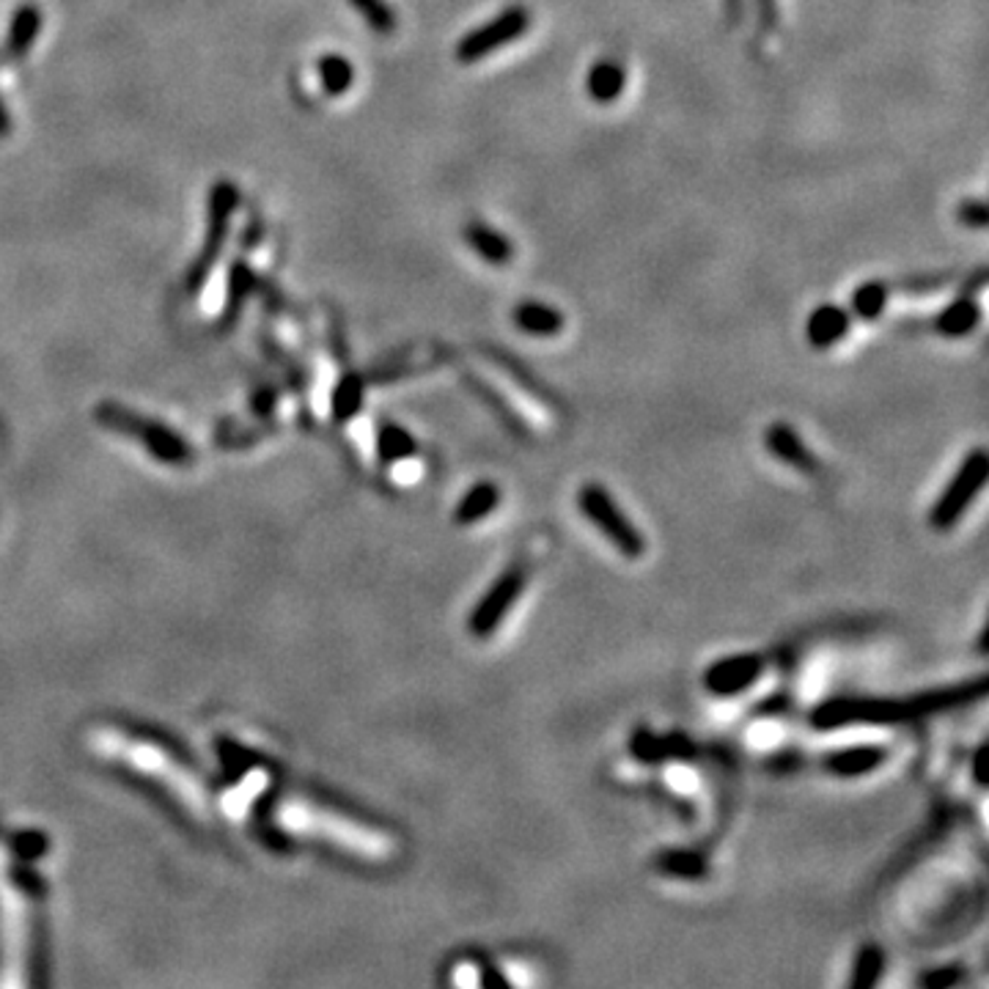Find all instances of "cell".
<instances>
[{
  "label": "cell",
  "instance_id": "6da1fadb",
  "mask_svg": "<svg viewBox=\"0 0 989 989\" xmlns=\"http://www.w3.org/2000/svg\"><path fill=\"white\" fill-rule=\"evenodd\" d=\"M987 695V679L957 684V688L929 690V693H915L907 699H858V695H839L828 699L811 712V723L819 732H833V729L858 726V723H874V726H893V723L921 721V717L937 715V712L957 710V706L970 704L976 699Z\"/></svg>",
  "mask_w": 989,
  "mask_h": 989
},
{
  "label": "cell",
  "instance_id": "7a4b0ae2",
  "mask_svg": "<svg viewBox=\"0 0 989 989\" xmlns=\"http://www.w3.org/2000/svg\"><path fill=\"white\" fill-rule=\"evenodd\" d=\"M92 751L105 758H114V762L129 764L146 778L160 780L195 817H210V791H206V786L184 764L168 756L160 745L127 737V734L114 732V729H99V732L92 734Z\"/></svg>",
  "mask_w": 989,
  "mask_h": 989
},
{
  "label": "cell",
  "instance_id": "3957f363",
  "mask_svg": "<svg viewBox=\"0 0 989 989\" xmlns=\"http://www.w3.org/2000/svg\"><path fill=\"white\" fill-rule=\"evenodd\" d=\"M278 825L284 830L295 836H313V839L333 841V844L347 847V850H369L374 836L366 833L363 828H358L355 822H347V819L336 817V813L325 811V808L313 806L308 800H286L278 806L275 813Z\"/></svg>",
  "mask_w": 989,
  "mask_h": 989
},
{
  "label": "cell",
  "instance_id": "277c9868",
  "mask_svg": "<svg viewBox=\"0 0 989 989\" xmlns=\"http://www.w3.org/2000/svg\"><path fill=\"white\" fill-rule=\"evenodd\" d=\"M577 506H581L583 517L608 539L616 547V553H621L624 559L638 561L646 553V536L640 533V528L629 520L621 511V506L616 503L614 494L605 490L603 485L592 481V485L583 487L577 492Z\"/></svg>",
  "mask_w": 989,
  "mask_h": 989
},
{
  "label": "cell",
  "instance_id": "5b68a950",
  "mask_svg": "<svg viewBox=\"0 0 989 989\" xmlns=\"http://www.w3.org/2000/svg\"><path fill=\"white\" fill-rule=\"evenodd\" d=\"M989 479V457L985 448H974L968 457L959 462L957 474L951 476L948 487L937 494L935 506L929 511V522L935 531H951L965 511L974 506Z\"/></svg>",
  "mask_w": 989,
  "mask_h": 989
},
{
  "label": "cell",
  "instance_id": "8992f818",
  "mask_svg": "<svg viewBox=\"0 0 989 989\" xmlns=\"http://www.w3.org/2000/svg\"><path fill=\"white\" fill-rule=\"evenodd\" d=\"M240 206V190L232 182H217L210 193V210H206V234H204V247L195 256L193 267L188 273V289L195 291L204 286V280L210 278L212 267H215L217 256H221L223 245H226L228 228H232V215Z\"/></svg>",
  "mask_w": 989,
  "mask_h": 989
},
{
  "label": "cell",
  "instance_id": "52a82bcc",
  "mask_svg": "<svg viewBox=\"0 0 989 989\" xmlns=\"http://www.w3.org/2000/svg\"><path fill=\"white\" fill-rule=\"evenodd\" d=\"M528 28H531V11L520 3L509 6L500 14H494L492 20H487L485 25L474 28L459 39L457 61L459 64H476L481 59H490L498 50L509 47L511 42L525 36Z\"/></svg>",
  "mask_w": 989,
  "mask_h": 989
},
{
  "label": "cell",
  "instance_id": "ba28073f",
  "mask_svg": "<svg viewBox=\"0 0 989 989\" xmlns=\"http://www.w3.org/2000/svg\"><path fill=\"white\" fill-rule=\"evenodd\" d=\"M528 572L522 564H511L509 570L500 572L492 581V586L481 594L479 603L474 605L468 616V629L476 638L487 640L500 624L506 621V616L514 610V605L520 603L522 592H525Z\"/></svg>",
  "mask_w": 989,
  "mask_h": 989
},
{
  "label": "cell",
  "instance_id": "9c48e42d",
  "mask_svg": "<svg viewBox=\"0 0 989 989\" xmlns=\"http://www.w3.org/2000/svg\"><path fill=\"white\" fill-rule=\"evenodd\" d=\"M28 921L25 896L0 880V948H3V985H22L25 981V948H28Z\"/></svg>",
  "mask_w": 989,
  "mask_h": 989
},
{
  "label": "cell",
  "instance_id": "30bf717a",
  "mask_svg": "<svg viewBox=\"0 0 989 989\" xmlns=\"http://www.w3.org/2000/svg\"><path fill=\"white\" fill-rule=\"evenodd\" d=\"M764 673V660L758 655H732L721 657L701 673V684L715 699H734L756 684Z\"/></svg>",
  "mask_w": 989,
  "mask_h": 989
},
{
  "label": "cell",
  "instance_id": "8fae6325",
  "mask_svg": "<svg viewBox=\"0 0 989 989\" xmlns=\"http://www.w3.org/2000/svg\"><path fill=\"white\" fill-rule=\"evenodd\" d=\"M764 446H767V451L773 454L775 459H780V462L789 465V468L800 470V474H819V468H822V465H819V457L806 446L800 432H797L795 426L784 424V421L767 426V432H764Z\"/></svg>",
  "mask_w": 989,
  "mask_h": 989
},
{
  "label": "cell",
  "instance_id": "7c38bea8",
  "mask_svg": "<svg viewBox=\"0 0 989 989\" xmlns=\"http://www.w3.org/2000/svg\"><path fill=\"white\" fill-rule=\"evenodd\" d=\"M852 328V313L850 308L836 306V302H822L819 308H813L806 319V341L813 350H830V347L841 344L847 339Z\"/></svg>",
  "mask_w": 989,
  "mask_h": 989
},
{
  "label": "cell",
  "instance_id": "4fadbf2b",
  "mask_svg": "<svg viewBox=\"0 0 989 989\" xmlns=\"http://www.w3.org/2000/svg\"><path fill=\"white\" fill-rule=\"evenodd\" d=\"M887 751L882 745H847L839 747V751H830L825 756L822 767L828 769L833 778H844V780H855V778H865L871 775L874 769H880L885 764Z\"/></svg>",
  "mask_w": 989,
  "mask_h": 989
},
{
  "label": "cell",
  "instance_id": "5bb4252c",
  "mask_svg": "<svg viewBox=\"0 0 989 989\" xmlns=\"http://www.w3.org/2000/svg\"><path fill=\"white\" fill-rule=\"evenodd\" d=\"M511 322L520 333L533 336V339H555L564 330L566 319L555 306L542 300H520L511 311Z\"/></svg>",
  "mask_w": 989,
  "mask_h": 989
},
{
  "label": "cell",
  "instance_id": "9a60e30c",
  "mask_svg": "<svg viewBox=\"0 0 989 989\" xmlns=\"http://www.w3.org/2000/svg\"><path fill=\"white\" fill-rule=\"evenodd\" d=\"M465 243H468L470 251H474L481 262L492 264V267H506V264L514 258V245H511V240L485 221H470L468 226H465Z\"/></svg>",
  "mask_w": 989,
  "mask_h": 989
},
{
  "label": "cell",
  "instance_id": "2e32d148",
  "mask_svg": "<svg viewBox=\"0 0 989 989\" xmlns=\"http://www.w3.org/2000/svg\"><path fill=\"white\" fill-rule=\"evenodd\" d=\"M979 322L981 306L976 302V297L959 295L935 317V333L943 336V339H965L979 328Z\"/></svg>",
  "mask_w": 989,
  "mask_h": 989
},
{
  "label": "cell",
  "instance_id": "e0dca14e",
  "mask_svg": "<svg viewBox=\"0 0 989 989\" xmlns=\"http://www.w3.org/2000/svg\"><path fill=\"white\" fill-rule=\"evenodd\" d=\"M627 88V70L616 59H599L592 70L586 72V94L592 103L610 105Z\"/></svg>",
  "mask_w": 989,
  "mask_h": 989
},
{
  "label": "cell",
  "instance_id": "ac0fdd59",
  "mask_svg": "<svg viewBox=\"0 0 989 989\" xmlns=\"http://www.w3.org/2000/svg\"><path fill=\"white\" fill-rule=\"evenodd\" d=\"M500 487L494 481H476L468 492L459 498L457 509H454V522L457 525H476V522L487 520L498 511L500 506Z\"/></svg>",
  "mask_w": 989,
  "mask_h": 989
},
{
  "label": "cell",
  "instance_id": "d6986e66",
  "mask_svg": "<svg viewBox=\"0 0 989 989\" xmlns=\"http://www.w3.org/2000/svg\"><path fill=\"white\" fill-rule=\"evenodd\" d=\"M39 31H42V11H39V6L33 3L17 6V11L11 14L9 22V36H6L9 53L14 55V59H22V55L31 53Z\"/></svg>",
  "mask_w": 989,
  "mask_h": 989
},
{
  "label": "cell",
  "instance_id": "ffe728a7",
  "mask_svg": "<svg viewBox=\"0 0 989 989\" xmlns=\"http://www.w3.org/2000/svg\"><path fill=\"white\" fill-rule=\"evenodd\" d=\"M891 286L885 280H865V284L858 286L852 291V300H850V313L852 317L863 319V322H874L885 313L887 308V297H891Z\"/></svg>",
  "mask_w": 989,
  "mask_h": 989
},
{
  "label": "cell",
  "instance_id": "44dd1931",
  "mask_svg": "<svg viewBox=\"0 0 989 989\" xmlns=\"http://www.w3.org/2000/svg\"><path fill=\"white\" fill-rule=\"evenodd\" d=\"M882 974H885V951H882L876 943H865L861 951L855 954V963H852L850 974V989H871L880 985Z\"/></svg>",
  "mask_w": 989,
  "mask_h": 989
},
{
  "label": "cell",
  "instance_id": "7402d4cb",
  "mask_svg": "<svg viewBox=\"0 0 989 989\" xmlns=\"http://www.w3.org/2000/svg\"><path fill=\"white\" fill-rule=\"evenodd\" d=\"M317 72L325 94H330V97H341V94L350 92V86L355 83V66L339 53L322 55L317 64Z\"/></svg>",
  "mask_w": 989,
  "mask_h": 989
},
{
  "label": "cell",
  "instance_id": "603a6c76",
  "mask_svg": "<svg viewBox=\"0 0 989 989\" xmlns=\"http://www.w3.org/2000/svg\"><path fill=\"white\" fill-rule=\"evenodd\" d=\"M655 865L662 871V874L677 876V880H701V876H706V871H710L704 855H699V852H690V850L660 852Z\"/></svg>",
  "mask_w": 989,
  "mask_h": 989
},
{
  "label": "cell",
  "instance_id": "cb8c5ba5",
  "mask_svg": "<svg viewBox=\"0 0 989 989\" xmlns=\"http://www.w3.org/2000/svg\"><path fill=\"white\" fill-rule=\"evenodd\" d=\"M352 9L363 17L369 31H374L376 36H391L396 31V14L387 6V0H350Z\"/></svg>",
  "mask_w": 989,
  "mask_h": 989
},
{
  "label": "cell",
  "instance_id": "d4e9b609",
  "mask_svg": "<svg viewBox=\"0 0 989 989\" xmlns=\"http://www.w3.org/2000/svg\"><path fill=\"white\" fill-rule=\"evenodd\" d=\"M376 454L382 459H387V462H404V459H410L415 454V443L398 426H385L376 435Z\"/></svg>",
  "mask_w": 989,
  "mask_h": 989
},
{
  "label": "cell",
  "instance_id": "484cf974",
  "mask_svg": "<svg viewBox=\"0 0 989 989\" xmlns=\"http://www.w3.org/2000/svg\"><path fill=\"white\" fill-rule=\"evenodd\" d=\"M264 786H267V775H264V773H251V778H247L245 789H243V784H240L237 789L228 791L226 800H223V806H226L228 817H234V819L245 817L247 806H251V802L256 800L258 795H262Z\"/></svg>",
  "mask_w": 989,
  "mask_h": 989
},
{
  "label": "cell",
  "instance_id": "4316f807",
  "mask_svg": "<svg viewBox=\"0 0 989 989\" xmlns=\"http://www.w3.org/2000/svg\"><path fill=\"white\" fill-rule=\"evenodd\" d=\"M629 753L644 764L662 762V758H668L666 737H657V734L649 732V729H638V732L632 734V740H629Z\"/></svg>",
  "mask_w": 989,
  "mask_h": 989
},
{
  "label": "cell",
  "instance_id": "83f0119b",
  "mask_svg": "<svg viewBox=\"0 0 989 989\" xmlns=\"http://www.w3.org/2000/svg\"><path fill=\"white\" fill-rule=\"evenodd\" d=\"M957 278V273H926V275H910V278H902L896 286L891 289L904 291V295H932V291H940L946 289L951 280Z\"/></svg>",
  "mask_w": 989,
  "mask_h": 989
},
{
  "label": "cell",
  "instance_id": "f1b7e54d",
  "mask_svg": "<svg viewBox=\"0 0 989 989\" xmlns=\"http://www.w3.org/2000/svg\"><path fill=\"white\" fill-rule=\"evenodd\" d=\"M963 979H965V974L959 965H943V968L926 970V974L918 979V985L926 989H951V987H957Z\"/></svg>",
  "mask_w": 989,
  "mask_h": 989
},
{
  "label": "cell",
  "instance_id": "f546056e",
  "mask_svg": "<svg viewBox=\"0 0 989 989\" xmlns=\"http://www.w3.org/2000/svg\"><path fill=\"white\" fill-rule=\"evenodd\" d=\"M358 407H361V382L358 380H347L336 387V396H333V410L339 415H355Z\"/></svg>",
  "mask_w": 989,
  "mask_h": 989
},
{
  "label": "cell",
  "instance_id": "4dcf8cb0",
  "mask_svg": "<svg viewBox=\"0 0 989 989\" xmlns=\"http://www.w3.org/2000/svg\"><path fill=\"white\" fill-rule=\"evenodd\" d=\"M957 221L965 228H985L989 223V210L987 201L981 199H965L957 210Z\"/></svg>",
  "mask_w": 989,
  "mask_h": 989
},
{
  "label": "cell",
  "instance_id": "1f68e13d",
  "mask_svg": "<svg viewBox=\"0 0 989 989\" xmlns=\"http://www.w3.org/2000/svg\"><path fill=\"white\" fill-rule=\"evenodd\" d=\"M247 284H251V275H247L245 267H237L232 275V297H228V311H237L240 302L245 300L247 295Z\"/></svg>",
  "mask_w": 989,
  "mask_h": 989
},
{
  "label": "cell",
  "instance_id": "d6a6232c",
  "mask_svg": "<svg viewBox=\"0 0 989 989\" xmlns=\"http://www.w3.org/2000/svg\"><path fill=\"white\" fill-rule=\"evenodd\" d=\"M987 753H989V745L985 740L974 751V780H976V786H981V789H987Z\"/></svg>",
  "mask_w": 989,
  "mask_h": 989
},
{
  "label": "cell",
  "instance_id": "836d02e7",
  "mask_svg": "<svg viewBox=\"0 0 989 989\" xmlns=\"http://www.w3.org/2000/svg\"><path fill=\"white\" fill-rule=\"evenodd\" d=\"M985 286H987V267H976L974 273H968V278H965V284H963V289H959V295L976 297L981 289H985Z\"/></svg>",
  "mask_w": 989,
  "mask_h": 989
},
{
  "label": "cell",
  "instance_id": "e575fe53",
  "mask_svg": "<svg viewBox=\"0 0 989 989\" xmlns=\"http://www.w3.org/2000/svg\"><path fill=\"white\" fill-rule=\"evenodd\" d=\"M758 14H762L764 28H775V20H778V3H775V0H758Z\"/></svg>",
  "mask_w": 989,
  "mask_h": 989
},
{
  "label": "cell",
  "instance_id": "d590c367",
  "mask_svg": "<svg viewBox=\"0 0 989 989\" xmlns=\"http://www.w3.org/2000/svg\"><path fill=\"white\" fill-rule=\"evenodd\" d=\"M481 985L485 987H509V979H506V976H500L498 970H487V974L481 976Z\"/></svg>",
  "mask_w": 989,
  "mask_h": 989
},
{
  "label": "cell",
  "instance_id": "8d00e7d4",
  "mask_svg": "<svg viewBox=\"0 0 989 989\" xmlns=\"http://www.w3.org/2000/svg\"><path fill=\"white\" fill-rule=\"evenodd\" d=\"M9 132H11V119H9V114H6L3 99H0V138H6Z\"/></svg>",
  "mask_w": 989,
  "mask_h": 989
}]
</instances>
